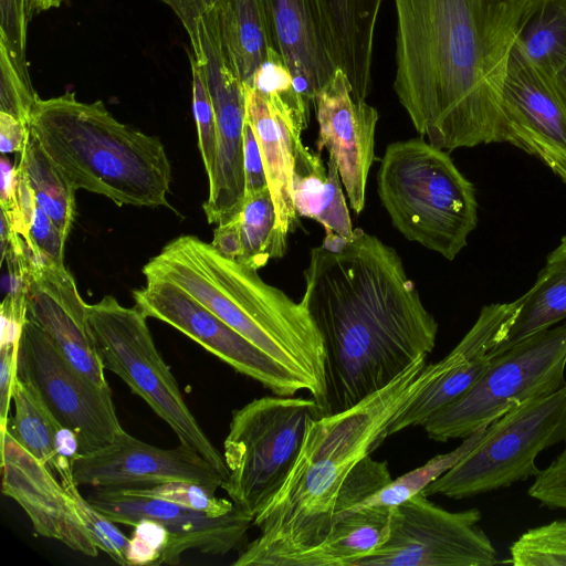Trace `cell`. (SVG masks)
I'll return each instance as SVG.
<instances>
[{
    "label": "cell",
    "mask_w": 566,
    "mask_h": 566,
    "mask_svg": "<svg viewBox=\"0 0 566 566\" xmlns=\"http://www.w3.org/2000/svg\"><path fill=\"white\" fill-rule=\"evenodd\" d=\"M516 41L534 64L555 76L566 66V0H532Z\"/></svg>",
    "instance_id": "f546056e"
},
{
    "label": "cell",
    "mask_w": 566,
    "mask_h": 566,
    "mask_svg": "<svg viewBox=\"0 0 566 566\" xmlns=\"http://www.w3.org/2000/svg\"><path fill=\"white\" fill-rule=\"evenodd\" d=\"M304 279L301 302L326 354L325 415L357 405L433 350L439 324L398 252L376 235L357 228L337 253L312 249Z\"/></svg>",
    "instance_id": "7a4b0ae2"
},
{
    "label": "cell",
    "mask_w": 566,
    "mask_h": 566,
    "mask_svg": "<svg viewBox=\"0 0 566 566\" xmlns=\"http://www.w3.org/2000/svg\"><path fill=\"white\" fill-rule=\"evenodd\" d=\"M18 344H0V431L9 418L12 389L17 377Z\"/></svg>",
    "instance_id": "bcb514c9"
},
{
    "label": "cell",
    "mask_w": 566,
    "mask_h": 566,
    "mask_svg": "<svg viewBox=\"0 0 566 566\" xmlns=\"http://www.w3.org/2000/svg\"><path fill=\"white\" fill-rule=\"evenodd\" d=\"M244 91L245 118L259 144L276 229L287 238L298 224L292 190L294 142L305 127L281 99L266 97L249 85Z\"/></svg>",
    "instance_id": "603a6c76"
},
{
    "label": "cell",
    "mask_w": 566,
    "mask_h": 566,
    "mask_svg": "<svg viewBox=\"0 0 566 566\" xmlns=\"http://www.w3.org/2000/svg\"><path fill=\"white\" fill-rule=\"evenodd\" d=\"M472 507L451 512L419 493L390 509L386 541L354 566H492L497 552Z\"/></svg>",
    "instance_id": "8fae6325"
},
{
    "label": "cell",
    "mask_w": 566,
    "mask_h": 566,
    "mask_svg": "<svg viewBox=\"0 0 566 566\" xmlns=\"http://www.w3.org/2000/svg\"><path fill=\"white\" fill-rule=\"evenodd\" d=\"M377 191L392 226L409 241L452 261L478 226L473 184L449 153L423 136L387 146Z\"/></svg>",
    "instance_id": "8992f818"
},
{
    "label": "cell",
    "mask_w": 566,
    "mask_h": 566,
    "mask_svg": "<svg viewBox=\"0 0 566 566\" xmlns=\"http://www.w3.org/2000/svg\"><path fill=\"white\" fill-rule=\"evenodd\" d=\"M0 179L1 216L11 223L18 213V171L17 165L3 154L0 159Z\"/></svg>",
    "instance_id": "7dc6e473"
},
{
    "label": "cell",
    "mask_w": 566,
    "mask_h": 566,
    "mask_svg": "<svg viewBox=\"0 0 566 566\" xmlns=\"http://www.w3.org/2000/svg\"><path fill=\"white\" fill-rule=\"evenodd\" d=\"M130 494L154 496L200 511L209 516H222L234 509L233 502L217 497L216 490L198 482L175 480L149 488L119 489Z\"/></svg>",
    "instance_id": "e575fe53"
},
{
    "label": "cell",
    "mask_w": 566,
    "mask_h": 566,
    "mask_svg": "<svg viewBox=\"0 0 566 566\" xmlns=\"http://www.w3.org/2000/svg\"><path fill=\"white\" fill-rule=\"evenodd\" d=\"M446 368L420 358L357 405L307 422L292 470L253 524L259 536L233 566H286L329 534L339 492L353 469L389 437L401 411Z\"/></svg>",
    "instance_id": "3957f363"
},
{
    "label": "cell",
    "mask_w": 566,
    "mask_h": 566,
    "mask_svg": "<svg viewBox=\"0 0 566 566\" xmlns=\"http://www.w3.org/2000/svg\"><path fill=\"white\" fill-rule=\"evenodd\" d=\"M126 558L129 566L164 564L170 544V534L164 525L151 520H140L134 526Z\"/></svg>",
    "instance_id": "60d3db41"
},
{
    "label": "cell",
    "mask_w": 566,
    "mask_h": 566,
    "mask_svg": "<svg viewBox=\"0 0 566 566\" xmlns=\"http://www.w3.org/2000/svg\"><path fill=\"white\" fill-rule=\"evenodd\" d=\"M251 86L266 97L281 99L305 128L307 127L311 106L296 91L291 71L273 49L255 72Z\"/></svg>",
    "instance_id": "d590c367"
},
{
    "label": "cell",
    "mask_w": 566,
    "mask_h": 566,
    "mask_svg": "<svg viewBox=\"0 0 566 566\" xmlns=\"http://www.w3.org/2000/svg\"><path fill=\"white\" fill-rule=\"evenodd\" d=\"M390 507H364L337 514L327 537L286 566H354L373 553L389 533Z\"/></svg>",
    "instance_id": "484cf974"
},
{
    "label": "cell",
    "mask_w": 566,
    "mask_h": 566,
    "mask_svg": "<svg viewBox=\"0 0 566 566\" xmlns=\"http://www.w3.org/2000/svg\"><path fill=\"white\" fill-rule=\"evenodd\" d=\"M30 132L75 190L117 206L168 207L171 166L161 140L116 119L102 101L72 91L38 98Z\"/></svg>",
    "instance_id": "5b68a950"
},
{
    "label": "cell",
    "mask_w": 566,
    "mask_h": 566,
    "mask_svg": "<svg viewBox=\"0 0 566 566\" xmlns=\"http://www.w3.org/2000/svg\"><path fill=\"white\" fill-rule=\"evenodd\" d=\"M28 0H0V41L23 80L31 83L27 62Z\"/></svg>",
    "instance_id": "ab89813d"
},
{
    "label": "cell",
    "mask_w": 566,
    "mask_h": 566,
    "mask_svg": "<svg viewBox=\"0 0 566 566\" xmlns=\"http://www.w3.org/2000/svg\"><path fill=\"white\" fill-rule=\"evenodd\" d=\"M242 253L238 261L255 270L285 254L287 238L276 229V214L269 187L244 197L239 213Z\"/></svg>",
    "instance_id": "1f68e13d"
},
{
    "label": "cell",
    "mask_w": 566,
    "mask_h": 566,
    "mask_svg": "<svg viewBox=\"0 0 566 566\" xmlns=\"http://www.w3.org/2000/svg\"><path fill=\"white\" fill-rule=\"evenodd\" d=\"M518 300L514 323L493 356L566 319V235L546 256L533 286Z\"/></svg>",
    "instance_id": "83f0119b"
},
{
    "label": "cell",
    "mask_w": 566,
    "mask_h": 566,
    "mask_svg": "<svg viewBox=\"0 0 566 566\" xmlns=\"http://www.w3.org/2000/svg\"><path fill=\"white\" fill-rule=\"evenodd\" d=\"M323 416L313 398L263 396L235 409L223 442L221 488L253 517L274 497L298 455L308 420Z\"/></svg>",
    "instance_id": "ba28073f"
},
{
    "label": "cell",
    "mask_w": 566,
    "mask_h": 566,
    "mask_svg": "<svg viewBox=\"0 0 566 566\" xmlns=\"http://www.w3.org/2000/svg\"><path fill=\"white\" fill-rule=\"evenodd\" d=\"M566 319L493 356L474 386L424 424L431 440L464 439L566 384Z\"/></svg>",
    "instance_id": "9c48e42d"
},
{
    "label": "cell",
    "mask_w": 566,
    "mask_h": 566,
    "mask_svg": "<svg viewBox=\"0 0 566 566\" xmlns=\"http://www.w3.org/2000/svg\"><path fill=\"white\" fill-rule=\"evenodd\" d=\"M325 232H326V235H325L321 247H323L327 251L337 253V252L342 251L349 241V239L344 238L331 230H325Z\"/></svg>",
    "instance_id": "f907efd6"
},
{
    "label": "cell",
    "mask_w": 566,
    "mask_h": 566,
    "mask_svg": "<svg viewBox=\"0 0 566 566\" xmlns=\"http://www.w3.org/2000/svg\"><path fill=\"white\" fill-rule=\"evenodd\" d=\"M38 98L32 84L20 75L8 49L0 41V112L29 125Z\"/></svg>",
    "instance_id": "f35d334b"
},
{
    "label": "cell",
    "mask_w": 566,
    "mask_h": 566,
    "mask_svg": "<svg viewBox=\"0 0 566 566\" xmlns=\"http://www.w3.org/2000/svg\"><path fill=\"white\" fill-rule=\"evenodd\" d=\"M335 159L326 166L319 153H312L298 136L294 142L292 190L298 217L316 220L325 230L350 239L354 229Z\"/></svg>",
    "instance_id": "d4e9b609"
},
{
    "label": "cell",
    "mask_w": 566,
    "mask_h": 566,
    "mask_svg": "<svg viewBox=\"0 0 566 566\" xmlns=\"http://www.w3.org/2000/svg\"><path fill=\"white\" fill-rule=\"evenodd\" d=\"M224 60L232 73L252 85L272 50L259 0H219L212 9Z\"/></svg>",
    "instance_id": "4316f807"
},
{
    "label": "cell",
    "mask_w": 566,
    "mask_h": 566,
    "mask_svg": "<svg viewBox=\"0 0 566 566\" xmlns=\"http://www.w3.org/2000/svg\"><path fill=\"white\" fill-rule=\"evenodd\" d=\"M518 308V298L484 305L469 332L444 357V370L391 422L388 434L423 427L433 415L469 391L490 365L494 350L504 342Z\"/></svg>",
    "instance_id": "ffe728a7"
},
{
    "label": "cell",
    "mask_w": 566,
    "mask_h": 566,
    "mask_svg": "<svg viewBox=\"0 0 566 566\" xmlns=\"http://www.w3.org/2000/svg\"><path fill=\"white\" fill-rule=\"evenodd\" d=\"M243 167L244 197L268 187V179L259 144L252 126L247 118L243 126Z\"/></svg>",
    "instance_id": "f6af8a7d"
},
{
    "label": "cell",
    "mask_w": 566,
    "mask_h": 566,
    "mask_svg": "<svg viewBox=\"0 0 566 566\" xmlns=\"http://www.w3.org/2000/svg\"><path fill=\"white\" fill-rule=\"evenodd\" d=\"M77 486V484H73L65 489L73 497L77 514L91 534L96 547L107 554L115 563L128 566L126 553L129 538L119 531L115 522L95 509L87 499L83 497Z\"/></svg>",
    "instance_id": "8d00e7d4"
},
{
    "label": "cell",
    "mask_w": 566,
    "mask_h": 566,
    "mask_svg": "<svg viewBox=\"0 0 566 566\" xmlns=\"http://www.w3.org/2000/svg\"><path fill=\"white\" fill-rule=\"evenodd\" d=\"M211 244L222 255L233 260L240 259L242 253V240L239 214L229 221L218 224L213 231Z\"/></svg>",
    "instance_id": "681fc988"
},
{
    "label": "cell",
    "mask_w": 566,
    "mask_h": 566,
    "mask_svg": "<svg viewBox=\"0 0 566 566\" xmlns=\"http://www.w3.org/2000/svg\"><path fill=\"white\" fill-rule=\"evenodd\" d=\"M192 75V111L197 125L198 147L207 176L209 177L216 157V115L201 66L192 51H188Z\"/></svg>",
    "instance_id": "74e56055"
},
{
    "label": "cell",
    "mask_w": 566,
    "mask_h": 566,
    "mask_svg": "<svg viewBox=\"0 0 566 566\" xmlns=\"http://www.w3.org/2000/svg\"><path fill=\"white\" fill-rule=\"evenodd\" d=\"M509 552L515 566H566V518L525 531Z\"/></svg>",
    "instance_id": "836d02e7"
},
{
    "label": "cell",
    "mask_w": 566,
    "mask_h": 566,
    "mask_svg": "<svg viewBox=\"0 0 566 566\" xmlns=\"http://www.w3.org/2000/svg\"><path fill=\"white\" fill-rule=\"evenodd\" d=\"M203 71L216 115V157L203 211L209 223L238 216L244 202L243 126L245 91L228 66L220 46L212 10L200 21Z\"/></svg>",
    "instance_id": "9a60e30c"
},
{
    "label": "cell",
    "mask_w": 566,
    "mask_h": 566,
    "mask_svg": "<svg viewBox=\"0 0 566 566\" xmlns=\"http://www.w3.org/2000/svg\"><path fill=\"white\" fill-rule=\"evenodd\" d=\"M527 495L542 506L566 510V441L560 453L534 478Z\"/></svg>",
    "instance_id": "b9f144b4"
},
{
    "label": "cell",
    "mask_w": 566,
    "mask_h": 566,
    "mask_svg": "<svg viewBox=\"0 0 566 566\" xmlns=\"http://www.w3.org/2000/svg\"><path fill=\"white\" fill-rule=\"evenodd\" d=\"M73 475L77 485L106 489L149 488L185 480L217 490L226 479L188 446L179 443L172 449L158 448L125 430L111 446L81 454L74 463Z\"/></svg>",
    "instance_id": "e0dca14e"
},
{
    "label": "cell",
    "mask_w": 566,
    "mask_h": 566,
    "mask_svg": "<svg viewBox=\"0 0 566 566\" xmlns=\"http://www.w3.org/2000/svg\"><path fill=\"white\" fill-rule=\"evenodd\" d=\"M317 153L328 151L337 165L350 208L364 210L366 186L374 161L378 112L366 101H356L347 75L337 69L315 98Z\"/></svg>",
    "instance_id": "d6986e66"
},
{
    "label": "cell",
    "mask_w": 566,
    "mask_h": 566,
    "mask_svg": "<svg viewBox=\"0 0 566 566\" xmlns=\"http://www.w3.org/2000/svg\"><path fill=\"white\" fill-rule=\"evenodd\" d=\"M394 2V91L415 129L447 151L500 143L509 60L532 0Z\"/></svg>",
    "instance_id": "6da1fadb"
},
{
    "label": "cell",
    "mask_w": 566,
    "mask_h": 566,
    "mask_svg": "<svg viewBox=\"0 0 566 566\" xmlns=\"http://www.w3.org/2000/svg\"><path fill=\"white\" fill-rule=\"evenodd\" d=\"M87 305L65 265L43 264L31 272L28 319L46 334L78 373L99 387H108L105 368L90 333Z\"/></svg>",
    "instance_id": "44dd1931"
},
{
    "label": "cell",
    "mask_w": 566,
    "mask_h": 566,
    "mask_svg": "<svg viewBox=\"0 0 566 566\" xmlns=\"http://www.w3.org/2000/svg\"><path fill=\"white\" fill-rule=\"evenodd\" d=\"M271 48L311 106L338 69L332 57L316 0H259Z\"/></svg>",
    "instance_id": "7402d4cb"
},
{
    "label": "cell",
    "mask_w": 566,
    "mask_h": 566,
    "mask_svg": "<svg viewBox=\"0 0 566 566\" xmlns=\"http://www.w3.org/2000/svg\"><path fill=\"white\" fill-rule=\"evenodd\" d=\"M87 500L115 523L134 526L147 518L164 525L171 537L164 559L168 565H177L189 549L210 555L228 554L242 543L254 520L237 506L222 516L212 517L170 501L119 489L95 488Z\"/></svg>",
    "instance_id": "2e32d148"
},
{
    "label": "cell",
    "mask_w": 566,
    "mask_h": 566,
    "mask_svg": "<svg viewBox=\"0 0 566 566\" xmlns=\"http://www.w3.org/2000/svg\"><path fill=\"white\" fill-rule=\"evenodd\" d=\"M30 126L22 120L0 112L1 154L22 153L30 138Z\"/></svg>",
    "instance_id": "c3c4849f"
},
{
    "label": "cell",
    "mask_w": 566,
    "mask_h": 566,
    "mask_svg": "<svg viewBox=\"0 0 566 566\" xmlns=\"http://www.w3.org/2000/svg\"><path fill=\"white\" fill-rule=\"evenodd\" d=\"M0 433L2 493L23 509L36 534L96 557L99 549L78 516L73 497L54 478L50 467L27 451L8 431Z\"/></svg>",
    "instance_id": "ac0fdd59"
},
{
    "label": "cell",
    "mask_w": 566,
    "mask_h": 566,
    "mask_svg": "<svg viewBox=\"0 0 566 566\" xmlns=\"http://www.w3.org/2000/svg\"><path fill=\"white\" fill-rule=\"evenodd\" d=\"M486 429L488 427L476 430L469 437L464 438V441L452 451L436 455L423 465L392 479L385 486L349 510L364 507L391 509L421 493L428 485L447 473L469 452H471L484 437Z\"/></svg>",
    "instance_id": "d6a6232c"
},
{
    "label": "cell",
    "mask_w": 566,
    "mask_h": 566,
    "mask_svg": "<svg viewBox=\"0 0 566 566\" xmlns=\"http://www.w3.org/2000/svg\"><path fill=\"white\" fill-rule=\"evenodd\" d=\"M500 143L538 158L566 185V99L515 41L501 101Z\"/></svg>",
    "instance_id": "5bb4252c"
},
{
    "label": "cell",
    "mask_w": 566,
    "mask_h": 566,
    "mask_svg": "<svg viewBox=\"0 0 566 566\" xmlns=\"http://www.w3.org/2000/svg\"><path fill=\"white\" fill-rule=\"evenodd\" d=\"M12 402L14 412L9 416L3 431H8L19 444L54 471L55 433L61 423L38 394L18 376L13 384Z\"/></svg>",
    "instance_id": "4dcf8cb0"
},
{
    "label": "cell",
    "mask_w": 566,
    "mask_h": 566,
    "mask_svg": "<svg viewBox=\"0 0 566 566\" xmlns=\"http://www.w3.org/2000/svg\"><path fill=\"white\" fill-rule=\"evenodd\" d=\"M565 441L566 384L493 421L474 449L421 493L460 500L535 478L537 455Z\"/></svg>",
    "instance_id": "30bf717a"
},
{
    "label": "cell",
    "mask_w": 566,
    "mask_h": 566,
    "mask_svg": "<svg viewBox=\"0 0 566 566\" xmlns=\"http://www.w3.org/2000/svg\"><path fill=\"white\" fill-rule=\"evenodd\" d=\"M63 2L64 0H28V12L31 18L34 13L59 8Z\"/></svg>",
    "instance_id": "816d5d0a"
},
{
    "label": "cell",
    "mask_w": 566,
    "mask_h": 566,
    "mask_svg": "<svg viewBox=\"0 0 566 566\" xmlns=\"http://www.w3.org/2000/svg\"><path fill=\"white\" fill-rule=\"evenodd\" d=\"M17 376L76 433L81 454L111 446L124 431L109 386L99 387L78 373L30 319L19 339Z\"/></svg>",
    "instance_id": "7c38bea8"
},
{
    "label": "cell",
    "mask_w": 566,
    "mask_h": 566,
    "mask_svg": "<svg viewBox=\"0 0 566 566\" xmlns=\"http://www.w3.org/2000/svg\"><path fill=\"white\" fill-rule=\"evenodd\" d=\"M33 253L45 264L64 265L65 238L46 213L36 205L29 234L24 239Z\"/></svg>",
    "instance_id": "7bdbcfd3"
},
{
    "label": "cell",
    "mask_w": 566,
    "mask_h": 566,
    "mask_svg": "<svg viewBox=\"0 0 566 566\" xmlns=\"http://www.w3.org/2000/svg\"><path fill=\"white\" fill-rule=\"evenodd\" d=\"M554 77L559 91L566 99V66L560 70Z\"/></svg>",
    "instance_id": "f5cc1de1"
},
{
    "label": "cell",
    "mask_w": 566,
    "mask_h": 566,
    "mask_svg": "<svg viewBox=\"0 0 566 566\" xmlns=\"http://www.w3.org/2000/svg\"><path fill=\"white\" fill-rule=\"evenodd\" d=\"M332 57L348 77L352 95L371 91L376 23L382 0H316Z\"/></svg>",
    "instance_id": "cb8c5ba5"
},
{
    "label": "cell",
    "mask_w": 566,
    "mask_h": 566,
    "mask_svg": "<svg viewBox=\"0 0 566 566\" xmlns=\"http://www.w3.org/2000/svg\"><path fill=\"white\" fill-rule=\"evenodd\" d=\"M169 7L185 28L191 51L198 64L205 61V52L202 50L200 39V21L210 12L219 0H159Z\"/></svg>",
    "instance_id": "ee69618b"
},
{
    "label": "cell",
    "mask_w": 566,
    "mask_h": 566,
    "mask_svg": "<svg viewBox=\"0 0 566 566\" xmlns=\"http://www.w3.org/2000/svg\"><path fill=\"white\" fill-rule=\"evenodd\" d=\"M136 306L147 316L181 332L238 373L260 382L274 395L294 396L306 385L230 327L178 285L146 279L133 292Z\"/></svg>",
    "instance_id": "4fadbf2b"
},
{
    "label": "cell",
    "mask_w": 566,
    "mask_h": 566,
    "mask_svg": "<svg viewBox=\"0 0 566 566\" xmlns=\"http://www.w3.org/2000/svg\"><path fill=\"white\" fill-rule=\"evenodd\" d=\"M17 168L30 187L36 205L66 240L76 216V190L32 134L25 148L20 153Z\"/></svg>",
    "instance_id": "f1b7e54d"
},
{
    "label": "cell",
    "mask_w": 566,
    "mask_h": 566,
    "mask_svg": "<svg viewBox=\"0 0 566 566\" xmlns=\"http://www.w3.org/2000/svg\"><path fill=\"white\" fill-rule=\"evenodd\" d=\"M147 318L136 305L124 306L112 295L87 305L90 333L102 365L172 429L179 443L200 453L227 478L223 454L188 408L176 378L154 343Z\"/></svg>",
    "instance_id": "52a82bcc"
},
{
    "label": "cell",
    "mask_w": 566,
    "mask_h": 566,
    "mask_svg": "<svg viewBox=\"0 0 566 566\" xmlns=\"http://www.w3.org/2000/svg\"><path fill=\"white\" fill-rule=\"evenodd\" d=\"M143 274L178 285L298 377L325 415V347L302 302L268 284L258 270L190 234L168 242L144 265Z\"/></svg>",
    "instance_id": "277c9868"
}]
</instances>
